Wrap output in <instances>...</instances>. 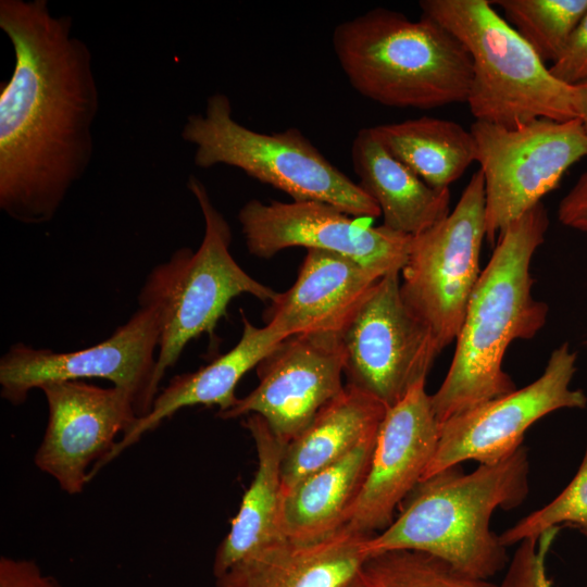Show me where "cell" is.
Returning <instances> with one entry per match:
<instances>
[{
  "label": "cell",
  "instance_id": "cell-28",
  "mask_svg": "<svg viewBox=\"0 0 587 587\" xmlns=\"http://www.w3.org/2000/svg\"><path fill=\"white\" fill-rule=\"evenodd\" d=\"M559 530V526L553 527L517 544L498 587H551L546 560Z\"/></svg>",
  "mask_w": 587,
  "mask_h": 587
},
{
  "label": "cell",
  "instance_id": "cell-33",
  "mask_svg": "<svg viewBox=\"0 0 587 587\" xmlns=\"http://www.w3.org/2000/svg\"><path fill=\"white\" fill-rule=\"evenodd\" d=\"M346 587H366L364 583L361 580L359 574L358 576L351 580Z\"/></svg>",
  "mask_w": 587,
  "mask_h": 587
},
{
  "label": "cell",
  "instance_id": "cell-13",
  "mask_svg": "<svg viewBox=\"0 0 587 587\" xmlns=\"http://www.w3.org/2000/svg\"><path fill=\"white\" fill-rule=\"evenodd\" d=\"M48 422L34 462L67 495H78L136 422L134 400L126 390L85 380L52 382L39 388Z\"/></svg>",
  "mask_w": 587,
  "mask_h": 587
},
{
  "label": "cell",
  "instance_id": "cell-22",
  "mask_svg": "<svg viewBox=\"0 0 587 587\" xmlns=\"http://www.w3.org/2000/svg\"><path fill=\"white\" fill-rule=\"evenodd\" d=\"M376 435L283 495L282 532L286 539L315 542L348 524L369 471Z\"/></svg>",
  "mask_w": 587,
  "mask_h": 587
},
{
  "label": "cell",
  "instance_id": "cell-15",
  "mask_svg": "<svg viewBox=\"0 0 587 587\" xmlns=\"http://www.w3.org/2000/svg\"><path fill=\"white\" fill-rule=\"evenodd\" d=\"M344 371L340 335H291L258 364V386L216 415L228 420L258 414L288 444L341 392Z\"/></svg>",
  "mask_w": 587,
  "mask_h": 587
},
{
  "label": "cell",
  "instance_id": "cell-14",
  "mask_svg": "<svg viewBox=\"0 0 587 587\" xmlns=\"http://www.w3.org/2000/svg\"><path fill=\"white\" fill-rule=\"evenodd\" d=\"M248 251L270 259L290 247L320 249L348 257L388 274L401 272L412 236L370 226L319 201L246 202L237 215Z\"/></svg>",
  "mask_w": 587,
  "mask_h": 587
},
{
  "label": "cell",
  "instance_id": "cell-4",
  "mask_svg": "<svg viewBox=\"0 0 587 587\" xmlns=\"http://www.w3.org/2000/svg\"><path fill=\"white\" fill-rule=\"evenodd\" d=\"M333 49L350 85L363 97L398 109L466 103L472 59L436 21L376 8L338 24Z\"/></svg>",
  "mask_w": 587,
  "mask_h": 587
},
{
  "label": "cell",
  "instance_id": "cell-3",
  "mask_svg": "<svg viewBox=\"0 0 587 587\" xmlns=\"http://www.w3.org/2000/svg\"><path fill=\"white\" fill-rule=\"evenodd\" d=\"M529 492L525 446L507 459L470 473L450 466L422 479L380 533L367 537L366 558L395 550L424 552L489 579L508 564L507 548L490 528L497 509L523 503Z\"/></svg>",
  "mask_w": 587,
  "mask_h": 587
},
{
  "label": "cell",
  "instance_id": "cell-23",
  "mask_svg": "<svg viewBox=\"0 0 587 587\" xmlns=\"http://www.w3.org/2000/svg\"><path fill=\"white\" fill-rule=\"evenodd\" d=\"M387 409L371 395L347 384L309 426L287 444L282 464L283 495L308 475L374 437Z\"/></svg>",
  "mask_w": 587,
  "mask_h": 587
},
{
  "label": "cell",
  "instance_id": "cell-30",
  "mask_svg": "<svg viewBox=\"0 0 587 587\" xmlns=\"http://www.w3.org/2000/svg\"><path fill=\"white\" fill-rule=\"evenodd\" d=\"M0 587H62L51 575L42 572L34 560L0 558Z\"/></svg>",
  "mask_w": 587,
  "mask_h": 587
},
{
  "label": "cell",
  "instance_id": "cell-19",
  "mask_svg": "<svg viewBox=\"0 0 587 587\" xmlns=\"http://www.w3.org/2000/svg\"><path fill=\"white\" fill-rule=\"evenodd\" d=\"M242 333L239 341L226 353L199 370L174 376L157 395L150 412L137 419L100 464H109L126 448L136 444L145 434L157 428L183 408L217 405L218 413L233 408L239 398L235 390L243 375L258 364L285 338L270 325L258 327L241 312Z\"/></svg>",
  "mask_w": 587,
  "mask_h": 587
},
{
  "label": "cell",
  "instance_id": "cell-6",
  "mask_svg": "<svg viewBox=\"0 0 587 587\" xmlns=\"http://www.w3.org/2000/svg\"><path fill=\"white\" fill-rule=\"evenodd\" d=\"M187 188L203 216L202 241L196 251L188 247L176 249L168 260L152 267L138 295L139 305H154L161 316L158 387L191 340L202 334L214 337L217 322L235 297L248 294L272 302L278 294L236 262L229 251L230 226L213 204L203 183L190 175Z\"/></svg>",
  "mask_w": 587,
  "mask_h": 587
},
{
  "label": "cell",
  "instance_id": "cell-25",
  "mask_svg": "<svg viewBox=\"0 0 587 587\" xmlns=\"http://www.w3.org/2000/svg\"><path fill=\"white\" fill-rule=\"evenodd\" d=\"M507 22L542 62L558 60L587 12V0H496Z\"/></svg>",
  "mask_w": 587,
  "mask_h": 587
},
{
  "label": "cell",
  "instance_id": "cell-24",
  "mask_svg": "<svg viewBox=\"0 0 587 587\" xmlns=\"http://www.w3.org/2000/svg\"><path fill=\"white\" fill-rule=\"evenodd\" d=\"M371 127L391 155L435 188H449L476 162L471 130L450 120L424 115Z\"/></svg>",
  "mask_w": 587,
  "mask_h": 587
},
{
  "label": "cell",
  "instance_id": "cell-9",
  "mask_svg": "<svg viewBox=\"0 0 587 587\" xmlns=\"http://www.w3.org/2000/svg\"><path fill=\"white\" fill-rule=\"evenodd\" d=\"M485 232V185L476 171L452 211L413 236L400 274L401 297L444 350L455 341L479 278Z\"/></svg>",
  "mask_w": 587,
  "mask_h": 587
},
{
  "label": "cell",
  "instance_id": "cell-27",
  "mask_svg": "<svg viewBox=\"0 0 587 587\" xmlns=\"http://www.w3.org/2000/svg\"><path fill=\"white\" fill-rule=\"evenodd\" d=\"M561 524L573 525L587 537V446L579 467L566 487L552 501L505 529L499 539L508 548Z\"/></svg>",
  "mask_w": 587,
  "mask_h": 587
},
{
  "label": "cell",
  "instance_id": "cell-11",
  "mask_svg": "<svg viewBox=\"0 0 587 587\" xmlns=\"http://www.w3.org/2000/svg\"><path fill=\"white\" fill-rule=\"evenodd\" d=\"M340 340L347 384L387 408L426 382L441 352L429 328L404 303L400 272L379 278Z\"/></svg>",
  "mask_w": 587,
  "mask_h": 587
},
{
  "label": "cell",
  "instance_id": "cell-16",
  "mask_svg": "<svg viewBox=\"0 0 587 587\" xmlns=\"http://www.w3.org/2000/svg\"><path fill=\"white\" fill-rule=\"evenodd\" d=\"M425 385L416 384L388 408L378 427L369 471L346 525L360 534L373 536L391 524L434 457L440 423Z\"/></svg>",
  "mask_w": 587,
  "mask_h": 587
},
{
  "label": "cell",
  "instance_id": "cell-12",
  "mask_svg": "<svg viewBox=\"0 0 587 587\" xmlns=\"http://www.w3.org/2000/svg\"><path fill=\"white\" fill-rule=\"evenodd\" d=\"M576 362L577 353L563 342L533 383L441 423L436 451L422 479L465 461L500 462L523 446L526 430L544 416L586 408V394L571 387Z\"/></svg>",
  "mask_w": 587,
  "mask_h": 587
},
{
  "label": "cell",
  "instance_id": "cell-34",
  "mask_svg": "<svg viewBox=\"0 0 587 587\" xmlns=\"http://www.w3.org/2000/svg\"><path fill=\"white\" fill-rule=\"evenodd\" d=\"M587 587V586H586Z\"/></svg>",
  "mask_w": 587,
  "mask_h": 587
},
{
  "label": "cell",
  "instance_id": "cell-10",
  "mask_svg": "<svg viewBox=\"0 0 587 587\" xmlns=\"http://www.w3.org/2000/svg\"><path fill=\"white\" fill-rule=\"evenodd\" d=\"M160 335L158 308L143 304L107 339L80 350L55 352L13 344L0 359L1 397L20 405L30 390L48 383L102 378L129 392L137 417H143L159 394Z\"/></svg>",
  "mask_w": 587,
  "mask_h": 587
},
{
  "label": "cell",
  "instance_id": "cell-31",
  "mask_svg": "<svg viewBox=\"0 0 587 587\" xmlns=\"http://www.w3.org/2000/svg\"><path fill=\"white\" fill-rule=\"evenodd\" d=\"M558 217L562 225L587 235V171L560 201Z\"/></svg>",
  "mask_w": 587,
  "mask_h": 587
},
{
  "label": "cell",
  "instance_id": "cell-1",
  "mask_svg": "<svg viewBox=\"0 0 587 587\" xmlns=\"http://www.w3.org/2000/svg\"><path fill=\"white\" fill-rule=\"evenodd\" d=\"M14 67L0 89V209L25 225L51 222L95 150L99 90L92 54L47 0H0Z\"/></svg>",
  "mask_w": 587,
  "mask_h": 587
},
{
  "label": "cell",
  "instance_id": "cell-2",
  "mask_svg": "<svg viewBox=\"0 0 587 587\" xmlns=\"http://www.w3.org/2000/svg\"><path fill=\"white\" fill-rule=\"evenodd\" d=\"M548 226L540 202L500 233L469 300L447 375L430 395L440 424L516 389L502 363L512 341L533 338L547 322L548 305L533 295L530 264Z\"/></svg>",
  "mask_w": 587,
  "mask_h": 587
},
{
  "label": "cell",
  "instance_id": "cell-18",
  "mask_svg": "<svg viewBox=\"0 0 587 587\" xmlns=\"http://www.w3.org/2000/svg\"><path fill=\"white\" fill-rule=\"evenodd\" d=\"M367 537L345 526L315 542L285 538L235 563L216 587H346L366 559Z\"/></svg>",
  "mask_w": 587,
  "mask_h": 587
},
{
  "label": "cell",
  "instance_id": "cell-21",
  "mask_svg": "<svg viewBox=\"0 0 587 587\" xmlns=\"http://www.w3.org/2000/svg\"><path fill=\"white\" fill-rule=\"evenodd\" d=\"M242 425L254 441L258 464L230 528L215 552L214 577L254 551L285 539L282 464L287 442L258 414L245 416Z\"/></svg>",
  "mask_w": 587,
  "mask_h": 587
},
{
  "label": "cell",
  "instance_id": "cell-20",
  "mask_svg": "<svg viewBox=\"0 0 587 587\" xmlns=\"http://www.w3.org/2000/svg\"><path fill=\"white\" fill-rule=\"evenodd\" d=\"M350 155L358 185L377 203L389 229L413 237L450 213L449 188L426 184L386 150L372 127L357 133Z\"/></svg>",
  "mask_w": 587,
  "mask_h": 587
},
{
  "label": "cell",
  "instance_id": "cell-17",
  "mask_svg": "<svg viewBox=\"0 0 587 587\" xmlns=\"http://www.w3.org/2000/svg\"><path fill=\"white\" fill-rule=\"evenodd\" d=\"M384 275L348 257L308 249L296 282L270 302L264 320L288 337L340 335Z\"/></svg>",
  "mask_w": 587,
  "mask_h": 587
},
{
  "label": "cell",
  "instance_id": "cell-5",
  "mask_svg": "<svg viewBox=\"0 0 587 587\" xmlns=\"http://www.w3.org/2000/svg\"><path fill=\"white\" fill-rule=\"evenodd\" d=\"M425 15L466 48L473 67L467 99L476 121L516 127L537 118H578L573 87L549 66L488 0H422Z\"/></svg>",
  "mask_w": 587,
  "mask_h": 587
},
{
  "label": "cell",
  "instance_id": "cell-8",
  "mask_svg": "<svg viewBox=\"0 0 587 587\" xmlns=\"http://www.w3.org/2000/svg\"><path fill=\"white\" fill-rule=\"evenodd\" d=\"M485 185L486 240L541 202L565 172L587 158L579 118H537L516 127L475 121L470 128Z\"/></svg>",
  "mask_w": 587,
  "mask_h": 587
},
{
  "label": "cell",
  "instance_id": "cell-7",
  "mask_svg": "<svg viewBox=\"0 0 587 587\" xmlns=\"http://www.w3.org/2000/svg\"><path fill=\"white\" fill-rule=\"evenodd\" d=\"M180 137L195 148L193 163L208 170L237 167L248 176L282 190L292 201L328 203L357 218L380 215L377 203L336 167L296 127L260 133L238 123L230 99L211 95L203 113L187 116Z\"/></svg>",
  "mask_w": 587,
  "mask_h": 587
},
{
  "label": "cell",
  "instance_id": "cell-32",
  "mask_svg": "<svg viewBox=\"0 0 587 587\" xmlns=\"http://www.w3.org/2000/svg\"><path fill=\"white\" fill-rule=\"evenodd\" d=\"M573 87L574 108L577 117L587 130V82Z\"/></svg>",
  "mask_w": 587,
  "mask_h": 587
},
{
  "label": "cell",
  "instance_id": "cell-29",
  "mask_svg": "<svg viewBox=\"0 0 587 587\" xmlns=\"http://www.w3.org/2000/svg\"><path fill=\"white\" fill-rule=\"evenodd\" d=\"M549 71L557 79L569 86L587 82V12L561 55L549 66Z\"/></svg>",
  "mask_w": 587,
  "mask_h": 587
},
{
  "label": "cell",
  "instance_id": "cell-26",
  "mask_svg": "<svg viewBox=\"0 0 587 587\" xmlns=\"http://www.w3.org/2000/svg\"><path fill=\"white\" fill-rule=\"evenodd\" d=\"M359 576L366 587H498L437 557L395 550L369 557Z\"/></svg>",
  "mask_w": 587,
  "mask_h": 587
}]
</instances>
